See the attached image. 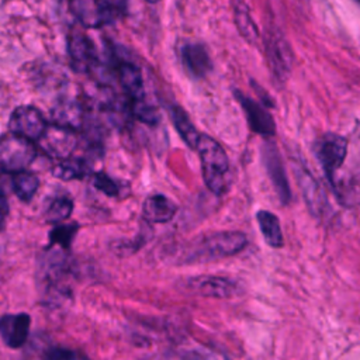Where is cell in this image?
<instances>
[{"instance_id": "cell-15", "label": "cell", "mask_w": 360, "mask_h": 360, "mask_svg": "<svg viewBox=\"0 0 360 360\" xmlns=\"http://www.w3.org/2000/svg\"><path fill=\"white\" fill-rule=\"evenodd\" d=\"M181 60L184 68L194 77H204L212 68L210 55L201 44H186L181 48Z\"/></svg>"}, {"instance_id": "cell-27", "label": "cell", "mask_w": 360, "mask_h": 360, "mask_svg": "<svg viewBox=\"0 0 360 360\" xmlns=\"http://www.w3.org/2000/svg\"><path fill=\"white\" fill-rule=\"evenodd\" d=\"M93 186L97 190H100L101 193H104V194H107L110 197H114V195H117L120 193L118 184L110 176H107L103 172H98V173H96L93 176Z\"/></svg>"}, {"instance_id": "cell-10", "label": "cell", "mask_w": 360, "mask_h": 360, "mask_svg": "<svg viewBox=\"0 0 360 360\" xmlns=\"http://www.w3.org/2000/svg\"><path fill=\"white\" fill-rule=\"evenodd\" d=\"M31 318L28 314H7L0 318V336L3 342L11 347L18 349L24 346L30 333Z\"/></svg>"}, {"instance_id": "cell-20", "label": "cell", "mask_w": 360, "mask_h": 360, "mask_svg": "<svg viewBox=\"0 0 360 360\" xmlns=\"http://www.w3.org/2000/svg\"><path fill=\"white\" fill-rule=\"evenodd\" d=\"M89 173L90 165L84 158L68 156L65 159H60V162L52 167V174L65 181L83 179Z\"/></svg>"}, {"instance_id": "cell-17", "label": "cell", "mask_w": 360, "mask_h": 360, "mask_svg": "<svg viewBox=\"0 0 360 360\" xmlns=\"http://www.w3.org/2000/svg\"><path fill=\"white\" fill-rule=\"evenodd\" d=\"M118 79L121 87L129 96L131 101L145 97L142 73L134 63L121 62L118 66Z\"/></svg>"}, {"instance_id": "cell-6", "label": "cell", "mask_w": 360, "mask_h": 360, "mask_svg": "<svg viewBox=\"0 0 360 360\" xmlns=\"http://www.w3.org/2000/svg\"><path fill=\"white\" fill-rule=\"evenodd\" d=\"M69 8L87 28H100L114 17V3L110 0H70Z\"/></svg>"}, {"instance_id": "cell-5", "label": "cell", "mask_w": 360, "mask_h": 360, "mask_svg": "<svg viewBox=\"0 0 360 360\" xmlns=\"http://www.w3.org/2000/svg\"><path fill=\"white\" fill-rule=\"evenodd\" d=\"M37 142L46 155L65 159L72 156L75 148L77 146V136L73 128L52 122L51 125L48 124L46 129Z\"/></svg>"}, {"instance_id": "cell-18", "label": "cell", "mask_w": 360, "mask_h": 360, "mask_svg": "<svg viewBox=\"0 0 360 360\" xmlns=\"http://www.w3.org/2000/svg\"><path fill=\"white\" fill-rule=\"evenodd\" d=\"M298 179V183L302 188V195L309 211L314 215H321L325 210V195L322 193V188L305 169H300Z\"/></svg>"}, {"instance_id": "cell-9", "label": "cell", "mask_w": 360, "mask_h": 360, "mask_svg": "<svg viewBox=\"0 0 360 360\" xmlns=\"http://www.w3.org/2000/svg\"><path fill=\"white\" fill-rule=\"evenodd\" d=\"M186 287L188 291L202 297L226 298L236 294V284L225 277L218 276H197L187 280Z\"/></svg>"}, {"instance_id": "cell-16", "label": "cell", "mask_w": 360, "mask_h": 360, "mask_svg": "<svg viewBox=\"0 0 360 360\" xmlns=\"http://www.w3.org/2000/svg\"><path fill=\"white\" fill-rule=\"evenodd\" d=\"M52 122L77 129L84 121V111L79 101L72 98H63L58 101L51 111Z\"/></svg>"}, {"instance_id": "cell-13", "label": "cell", "mask_w": 360, "mask_h": 360, "mask_svg": "<svg viewBox=\"0 0 360 360\" xmlns=\"http://www.w3.org/2000/svg\"><path fill=\"white\" fill-rule=\"evenodd\" d=\"M266 49L269 56L270 68L274 76L280 80H284L288 76L291 66V53L283 37L277 34H270L266 39Z\"/></svg>"}, {"instance_id": "cell-31", "label": "cell", "mask_w": 360, "mask_h": 360, "mask_svg": "<svg viewBox=\"0 0 360 360\" xmlns=\"http://www.w3.org/2000/svg\"><path fill=\"white\" fill-rule=\"evenodd\" d=\"M359 1H360V0H359Z\"/></svg>"}, {"instance_id": "cell-1", "label": "cell", "mask_w": 360, "mask_h": 360, "mask_svg": "<svg viewBox=\"0 0 360 360\" xmlns=\"http://www.w3.org/2000/svg\"><path fill=\"white\" fill-rule=\"evenodd\" d=\"M195 149L205 186L217 195L224 194L229 187V160L224 148L214 138L200 134Z\"/></svg>"}, {"instance_id": "cell-2", "label": "cell", "mask_w": 360, "mask_h": 360, "mask_svg": "<svg viewBox=\"0 0 360 360\" xmlns=\"http://www.w3.org/2000/svg\"><path fill=\"white\" fill-rule=\"evenodd\" d=\"M248 239L245 233L238 231H219L204 235L193 246L186 256V262H204L212 259L228 257L245 249Z\"/></svg>"}, {"instance_id": "cell-12", "label": "cell", "mask_w": 360, "mask_h": 360, "mask_svg": "<svg viewBox=\"0 0 360 360\" xmlns=\"http://www.w3.org/2000/svg\"><path fill=\"white\" fill-rule=\"evenodd\" d=\"M68 53L73 69L77 72H87L96 62L94 46L82 32H75L69 37Z\"/></svg>"}, {"instance_id": "cell-29", "label": "cell", "mask_w": 360, "mask_h": 360, "mask_svg": "<svg viewBox=\"0 0 360 360\" xmlns=\"http://www.w3.org/2000/svg\"><path fill=\"white\" fill-rule=\"evenodd\" d=\"M0 214L6 215L8 214V202H7V197L4 194V191L0 188Z\"/></svg>"}, {"instance_id": "cell-22", "label": "cell", "mask_w": 360, "mask_h": 360, "mask_svg": "<svg viewBox=\"0 0 360 360\" xmlns=\"http://www.w3.org/2000/svg\"><path fill=\"white\" fill-rule=\"evenodd\" d=\"M38 187L39 179L32 172L21 170L13 174V188L21 201L30 202L35 195Z\"/></svg>"}, {"instance_id": "cell-14", "label": "cell", "mask_w": 360, "mask_h": 360, "mask_svg": "<svg viewBox=\"0 0 360 360\" xmlns=\"http://www.w3.org/2000/svg\"><path fill=\"white\" fill-rule=\"evenodd\" d=\"M177 211L176 204L163 194L149 195L142 205V215L150 224L169 222Z\"/></svg>"}, {"instance_id": "cell-7", "label": "cell", "mask_w": 360, "mask_h": 360, "mask_svg": "<svg viewBox=\"0 0 360 360\" xmlns=\"http://www.w3.org/2000/svg\"><path fill=\"white\" fill-rule=\"evenodd\" d=\"M48 124L42 112L32 105H20L13 110L8 120V129L31 141H38Z\"/></svg>"}, {"instance_id": "cell-26", "label": "cell", "mask_w": 360, "mask_h": 360, "mask_svg": "<svg viewBox=\"0 0 360 360\" xmlns=\"http://www.w3.org/2000/svg\"><path fill=\"white\" fill-rule=\"evenodd\" d=\"M77 231V224H56L55 228L49 232L51 245H59L62 248H69L73 236Z\"/></svg>"}, {"instance_id": "cell-23", "label": "cell", "mask_w": 360, "mask_h": 360, "mask_svg": "<svg viewBox=\"0 0 360 360\" xmlns=\"http://www.w3.org/2000/svg\"><path fill=\"white\" fill-rule=\"evenodd\" d=\"M73 211V201L66 195H58L51 200L45 211V219L52 224H60L66 221Z\"/></svg>"}, {"instance_id": "cell-25", "label": "cell", "mask_w": 360, "mask_h": 360, "mask_svg": "<svg viewBox=\"0 0 360 360\" xmlns=\"http://www.w3.org/2000/svg\"><path fill=\"white\" fill-rule=\"evenodd\" d=\"M131 112L135 118H138L141 122L148 125H156L160 120V114L158 108L152 103H149L145 97L131 101Z\"/></svg>"}, {"instance_id": "cell-21", "label": "cell", "mask_w": 360, "mask_h": 360, "mask_svg": "<svg viewBox=\"0 0 360 360\" xmlns=\"http://www.w3.org/2000/svg\"><path fill=\"white\" fill-rule=\"evenodd\" d=\"M170 115H172V120H173V125L176 127V129H177L179 135L181 136V139L188 145V148L195 149L198 138H200V134L195 129V127L193 125V122H191L190 117L187 115V112L181 107L173 105L170 108Z\"/></svg>"}, {"instance_id": "cell-24", "label": "cell", "mask_w": 360, "mask_h": 360, "mask_svg": "<svg viewBox=\"0 0 360 360\" xmlns=\"http://www.w3.org/2000/svg\"><path fill=\"white\" fill-rule=\"evenodd\" d=\"M235 22H236V27L240 32V35L255 44L257 41V37H259V32H257V28L248 11V8L245 7V4H238L235 7Z\"/></svg>"}, {"instance_id": "cell-4", "label": "cell", "mask_w": 360, "mask_h": 360, "mask_svg": "<svg viewBox=\"0 0 360 360\" xmlns=\"http://www.w3.org/2000/svg\"><path fill=\"white\" fill-rule=\"evenodd\" d=\"M315 153L328 181L332 187H335L338 170L342 167L346 159L347 139L338 134H325L316 141Z\"/></svg>"}, {"instance_id": "cell-30", "label": "cell", "mask_w": 360, "mask_h": 360, "mask_svg": "<svg viewBox=\"0 0 360 360\" xmlns=\"http://www.w3.org/2000/svg\"><path fill=\"white\" fill-rule=\"evenodd\" d=\"M146 1H149V3H156V1H159V0H146Z\"/></svg>"}, {"instance_id": "cell-11", "label": "cell", "mask_w": 360, "mask_h": 360, "mask_svg": "<svg viewBox=\"0 0 360 360\" xmlns=\"http://www.w3.org/2000/svg\"><path fill=\"white\" fill-rule=\"evenodd\" d=\"M263 159L264 166L267 169V173L271 179V183L276 188V193L283 204H287L290 201V186L287 181V176L280 159V155L273 143H266L263 150Z\"/></svg>"}, {"instance_id": "cell-19", "label": "cell", "mask_w": 360, "mask_h": 360, "mask_svg": "<svg viewBox=\"0 0 360 360\" xmlns=\"http://www.w3.org/2000/svg\"><path fill=\"white\" fill-rule=\"evenodd\" d=\"M256 219L266 243L276 249L281 248L284 243V239H283V232L280 226V219L277 218V215L270 211L260 210L256 214Z\"/></svg>"}, {"instance_id": "cell-8", "label": "cell", "mask_w": 360, "mask_h": 360, "mask_svg": "<svg viewBox=\"0 0 360 360\" xmlns=\"http://www.w3.org/2000/svg\"><path fill=\"white\" fill-rule=\"evenodd\" d=\"M235 97L238 98L240 107L246 114L248 124L250 129L263 136H271L276 132V124L271 114L257 101L245 96L239 90L235 91Z\"/></svg>"}, {"instance_id": "cell-3", "label": "cell", "mask_w": 360, "mask_h": 360, "mask_svg": "<svg viewBox=\"0 0 360 360\" xmlns=\"http://www.w3.org/2000/svg\"><path fill=\"white\" fill-rule=\"evenodd\" d=\"M37 158L34 141L17 134L0 136V169L7 173L27 170Z\"/></svg>"}, {"instance_id": "cell-28", "label": "cell", "mask_w": 360, "mask_h": 360, "mask_svg": "<svg viewBox=\"0 0 360 360\" xmlns=\"http://www.w3.org/2000/svg\"><path fill=\"white\" fill-rule=\"evenodd\" d=\"M44 356L49 360H70L77 357V354L73 350L66 347H51L45 352Z\"/></svg>"}]
</instances>
